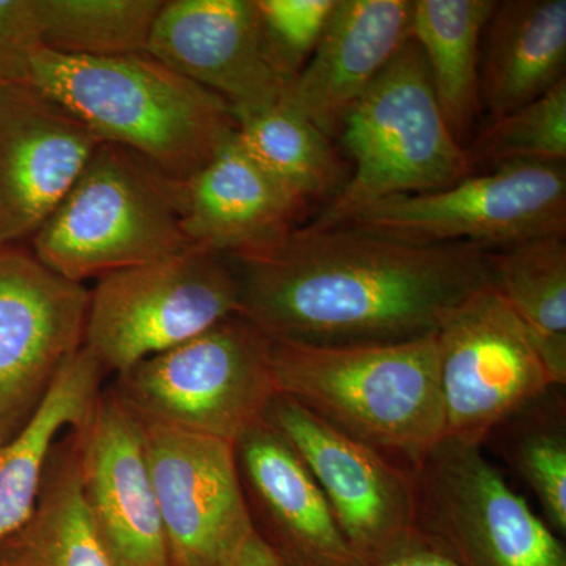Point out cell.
Here are the masks:
<instances>
[{
	"mask_svg": "<svg viewBox=\"0 0 566 566\" xmlns=\"http://www.w3.org/2000/svg\"><path fill=\"white\" fill-rule=\"evenodd\" d=\"M229 259L240 315L271 338L311 345L423 337L491 283L490 252L475 245L405 243L349 226L305 223Z\"/></svg>",
	"mask_w": 566,
	"mask_h": 566,
	"instance_id": "1",
	"label": "cell"
},
{
	"mask_svg": "<svg viewBox=\"0 0 566 566\" xmlns=\"http://www.w3.org/2000/svg\"><path fill=\"white\" fill-rule=\"evenodd\" d=\"M434 333L370 345L271 338L275 390L392 463L416 471L444 439Z\"/></svg>",
	"mask_w": 566,
	"mask_h": 566,
	"instance_id": "2",
	"label": "cell"
},
{
	"mask_svg": "<svg viewBox=\"0 0 566 566\" xmlns=\"http://www.w3.org/2000/svg\"><path fill=\"white\" fill-rule=\"evenodd\" d=\"M29 82L99 140L136 151L177 181L202 170L238 133L221 96L150 54L77 57L41 48Z\"/></svg>",
	"mask_w": 566,
	"mask_h": 566,
	"instance_id": "3",
	"label": "cell"
},
{
	"mask_svg": "<svg viewBox=\"0 0 566 566\" xmlns=\"http://www.w3.org/2000/svg\"><path fill=\"white\" fill-rule=\"evenodd\" d=\"M337 140L348 156V180L308 223L315 229L348 226L387 197L441 191L475 174L412 40L346 115Z\"/></svg>",
	"mask_w": 566,
	"mask_h": 566,
	"instance_id": "4",
	"label": "cell"
},
{
	"mask_svg": "<svg viewBox=\"0 0 566 566\" xmlns=\"http://www.w3.org/2000/svg\"><path fill=\"white\" fill-rule=\"evenodd\" d=\"M31 243L41 263L80 283L186 251L181 181L102 142Z\"/></svg>",
	"mask_w": 566,
	"mask_h": 566,
	"instance_id": "5",
	"label": "cell"
},
{
	"mask_svg": "<svg viewBox=\"0 0 566 566\" xmlns=\"http://www.w3.org/2000/svg\"><path fill=\"white\" fill-rule=\"evenodd\" d=\"M111 389L137 416L234 446L277 395L271 337L232 315L134 365Z\"/></svg>",
	"mask_w": 566,
	"mask_h": 566,
	"instance_id": "6",
	"label": "cell"
},
{
	"mask_svg": "<svg viewBox=\"0 0 566 566\" xmlns=\"http://www.w3.org/2000/svg\"><path fill=\"white\" fill-rule=\"evenodd\" d=\"M237 314L240 281L232 260L189 248L98 279L84 348L106 376H118Z\"/></svg>",
	"mask_w": 566,
	"mask_h": 566,
	"instance_id": "7",
	"label": "cell"
},
{
	"mask_svg": "<svg viewBox=\"0 0 566 566\" xmlns=\"http://www.w3.org/2000/svg\"><path fill=\"white\" fill-rule=\"evenodd\" d=\"M412 524L457 566H566L562 539L483 455L444 438L412 472Z\"/></svg>",
	"mask_w": 566,
	"mask_h": 566,
	"instance_id": "8",
	"label": "cell"
},
{
	"mask_svg": "<svg viewBox=\"0 0 566 566\" xmlns=\"http://www.w3.org/2000/svg\"><path fill=\"white\" fill-rule=\"evenodd\" d=\"M348 226L405 243L469 244L488 252L565 237V164L499 167L441 191L387 197Z\"/></svg>",
	"mask_w": 566,
	"mask_h": 566,
	"instance_id": "9",
	"label": "cell"
},
{
	"mask_svg": "<svg viewBox=\"0 0 566 566\" xmlns=\"http://www.w3.org/2000/svg\"><path fill=\"white\" fill-rule=\"evenodd\" d=\"M434 334L444 438L483 446L506 417L556 386L493 283L455 305Z\"/></svg>",
	"mask_w": 566,
	"mask_h": 566,
	"instance_id": "10",
	"label": "cell"
},
{
	"mask_svg": "<svg viewBox=\"0 0 566 566\" xmlns=\"http://www.w3.org/2000/svg\"><path fill=\"white\" fill-rule=\"evenodd\" d=\"M136 417L172 566H240L255 532L234 446Z\"/></svg>",
	"mask_w": 566,
	"mask_h": 566,
	"instance_id": "11",
	"label": "cell"
},
{
	"mask_svg": "<svg viewBox=\"0 0 566 566\" xmlns=\"http://www.w3.org/2000/svg\"><path fill=\"white\" fill-rule=\"evenodd\" d=\"M264 422L301 458L363 566H375L415 542L412 472L349 438L285 395Z\"/></svg>",
	"mask_w": 566,
	"mask_h": 566,
	"instance_id": "12",
	"label": "cell"
},
{
	"mask_svg": "<svg viewBox=\"0 0 566 566\" xmlns=\"http://www.w3.org/2000/svg\"><path fill=\"white\" fill-rule=\"evenodd\" d=\"M91 290L32 251L0 249V446L20 433L84 346Z\"/></svg>",
	"mask_w": 566,
	"mask_h": 566,
	"instance_id": "13",
	"label": "cell"
},
{
	"mask_svg": "<svg viewBox=\"0 0 566 566\" xmlns=\"http://www.w3.org/2000/svg\"><path fill=\"white\" fill-rule=\"evenodd\" d=\"M99 144L32 82L0 84V249L32 240Z\"/></svg>",
	"mask_w": 566,
	"mask_h": 566,
	"instance_id": "14",
	"label": "cell"
},
{
	"mask_svg": "<svg viewBox=\"0 0 566 566\" xmlns=\"http://www.w3.org/2000/svg\"><path fill=\"white\" fill-rule=\"evenodd\" d=\"M82 493L114 566H172L139 420L103 389L80 428Z\"/></svg>",
	"mask_w": 566,
	"mask_h": 566,
	"instance_id": "15",
	"label": "cell"
},
{
	"mask_svg": "<svg viewBox=\"0 0 566 566\" xmlns=\"http://www.w3.org/2000/svg\"><path fill=\"white\" fill-rule=\"evenodd\" d=\"M147 54L221 96L237 118L286 91L264 55L253 0H164Z\"/></svg>",
	"mask_w": 566,
	"mask_h": 566,
	"instance_id": "16",
	"label": "cell"
},
{
	"mask_svg": "<svg viewBox=\"0 0 566 566\" xmlns=\"http://www.w3.org/2000/svg\"><path fill=\"white\" fill-rule=\"evenodd\" d=\"M253 532L279 566H363L301 458L271 424L234 442Z\"/></svg>",
	"mask_w": 566,
	"mask_h": 566,
	"instance_id": "17",
	"label": "cell"
},
{
	"mask_svg": "<svg viewBox=\"0 0 566 566\" xmlns=\"http://www.w3.org/2000/svg\"><path fill=\"white\" fill-rule=\"evenodd\" d=\"M412 0H338L281 103L337 140L349 111L411 40Z\"/></svg>",
	"mask_w": 566,
	"mask_h": 566,
	"instance_id": "18",
	"label": "cell"
},
{
	"mask_svg": "<svg viewBox=\"0 0 566 566\" xmlns=\"http://www.w3.org/2000/svg\"><path fill=\"white\" fill-rule=\"evenodd\" d=\"M181 189L189 244L223 255L274 244L305 216L237 136L202 170L181 181Z\"/></svg>",
	"mask_w": 566,
	"mask_h": 566,
	"instance_id": "19",
	"label": "cell"
},
{
	"mask_svg": "<svg viewBox=\"0 0 566 566\" xmlns=\"http://www.w3.org/2000/svg\"><path fill=\"white\" fill-rule=\"evenodd\" d=\"M566 0L495 3L480 48V104L488 118L526 106L566 80Z\"/></svg>",
	"mask_w": 566,
	"mask_h": 566,
	"instance_id": "20",
	"label": "cell"
},
{
	"mask_svg": "<svg viewBox=\"0 0 566 566\" xmlns=\"http://www.w3.org/2000/svg\"><path fill=\"white\" fill-rule=\"evenodd\" d=\"M0 566H114L82 493L73 428L52 446L31 516L0 543Z\"/></svg>",
	"mask_w": 566,
	"mask_h": 566,
	"instance_id": "21",
	"label": "cell"
},
{
	"mask_svg": "<svg viewBox=\"0 0 566 566\" xmlns=\"http://www.w3.org/2000/svg\"><path fill=\"white\" fill-rule=\"evenodd\" d=\"M494 0H412L411 40L422 52L447 126L468 150L483 117L480 48Z\"/></svg>",
	"mask_w": 566,
	"mask_h": 566,
	"instance_id": "22",
	"label": "cell"
},
{
	"mask_svg": "<svg viewBox=\"0 0 566 566\" xmlns=\"http://www.w3.org/2000/svg\"><path fill=\"white\" fill-rule=\"evenodd\" d=\"M104 378L102 365L82 346L62 368L31 422L0 446V543L31 516L52 446L63 431L87 420Z\"/></svg>",
	"mask_w": 566,
	"mask_h": 566,
	"instance_id": "23",
	"label": "cell"
},
{
	"mask_svg": "<svg viewBox=\"0 0 566 566\" xmlns=\"http://www.w3.org/2000/svg\"><path fill=\"white\" fill-rule=\"evenodd\" d=\"M237 122L244 150L305 214L316 203H329L348 180L349 166L334 140L285 104L241 115Z\"/></svg>",
	"mask_w": 566,
	"mask_h": 566,
	"instance_id": "24",
	"label": "cell"
},
{
	"mask_svg": "<svg viewBox=\"0 0 566 566\" xmlns=\"http://www.w3.org/2000/svg\"><path fill=\"white\" fill-rule=\"evenodd\" d=\"M491 283L526 327L558 386H566V241L538 238L490 252Z\"/></svg>",
	"mask_w": 566,
	"mask_h": 566,
	"instance_id": "25",
	"label": "cell"
},
{
	"mask_svg": "<svg viewBox=\"0 0 566 566\" xmlns=\"http://www.w3.org/2000/svg\"><path fill=\"white\" fill-rule=\"evenodd\" d=\"M516 472L538 499L547 526L566 534L565 386H551L497 424L482 447Z\"/></svg>",
	"mask_w": 566,
	"mask_h": 566,
	"instance_id": "26",
	"label": "cell"
},
{
	"mask_svg": "<svg viewBox=\"0 0 566 566\" xmlns=\"http://www.w3.org/2000/svg\"><path fill=\"white\" fill-rule=\"evenodd\" d=\"M164 0H36L44 50L77 57L147 54Z\"/></svg>",
	"mask_w": 566,
	"mask_h": 566,
	"instance_id": "27",
	"label": "cell"
},
{
	"mask_svg": "<svg viewBox=\"0 0 566 566\" xmlns=\"http://www.w3.org/2000/svg\"><path fill=\"white\" fill-rule=\"evenodd\" d=\"M468 153L475 174L517 164H565L566 80L520 109L488 118Z\"/></svg>",
	"mask_w": 566,
	"mask_h": 566,
	"instance_id": "28",
	"label": "cell"
},
{
	"mask_svg": "<svg viewBox=\"0 0 566 566\" xmlns=\"http://www.w3.org/2000/svg\"><path fill=\"white\" fill-rule=\"evenodd\" d=\"M338 0H253L266 61L286 87L318 46Z\"/></svg>",
	"mask_w": 566,
	"mask_h": 566,
	"instance_id": "29",
	"label": "cell"
},
{
	"mask_svg": "<svg viewBox=\"0 0 566 566\" xmlns=\"http://www.w3.org/2000/svg\"><path fill=\"white\" fill-rule=\"evenodd\" d=\"M41 48L36 0H0V84L29 82Z\"/></svg>",
	"mask_w": 566,
	"mask_h": 566,
	"instance_id": "30",
	"label": "cell"
},
{
	"mask_svg": "<svg viewBox=\"0 0 566 566\" xmlns=\"http://www.w3.org/2000/svg\"><path fill=\"white\" fill-rule=\"evenodd\" d=\"M375 566H457L449 558L434 553L433 549L422 545L415 538L411 545L401 549L400 553L394 554L392 557L386 558L385 562Z\"/></svg>",
	"mask_w": 566,
	"mask_h": 566,
	"instance_id": "31",
	"label": "cell"
},
{
	"mask_svg": "<svg viewBox=\"0 0 566 566\" xmlns=\"http://www.w3.org/2000/svg\"><path fill=\"white\" fill-rule=\"evenodd\" d=\"M240 566H279L275 558L271 556L266 546L260 542L259 536H253L251 545L245 549L243 560Z\"/></svg>",
	"mask_w": 566,
	"mask_h": 566,
	"instance_id": "32",
	"label": "cell"
}]
</instances>
